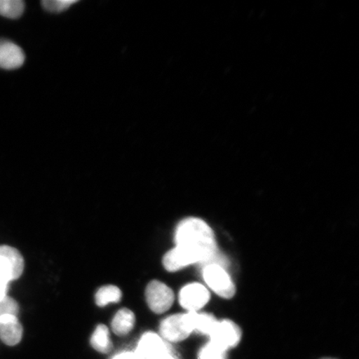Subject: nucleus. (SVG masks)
Here are the masks:
<instances>
[{
	"label": "nucleus",
	"instance_id": "obj_1",
	"mask_svg": "<svg viewBox=\"0 0 359 359\" xmlns=\"http://www.w3.org/2000/svg\"><path fill=\"white\" fill-rule=\"evenodd\" d=\"M175 244L190 255L193 262L209 263L217 255V241L212 229L203 219L188 217L177 224Z\"/></svg>",
	"mask_w": 359,
	"mask_h": 359
},
{
	"label": "nucleus",
	"instance_id": "obj_2",
	"mask_svg": "<svg viewBox=\"0 0 359 359\" xmlns=\"http://www.w3.org/2000/svg\"><path fill=\"white\" fill-rule=\"evenodd\" d=\"M25 260L20 251L8 245L0 246V299L6 297L8 285L24 272Z\"/></svg>",
	"mask_w": 359,
	"mask_h": 359
},
{
	"label": "nucleus",
	"instance_id": "obj_3",
	"mask_svg": "<svg viewBox=\"0 0 359 359\" xmlns=\"http://www.w3.org/2000/svg\"><path fill=\"white\" fill-rule=\"evenodd\" d=\"M193 333L190 312L172 314L161 322L159 334L168 344L180 343Z\"/></svg>",
	"mask_w": 359,
	"mask_h": 359
},
{
	"label": "nucleus",
	"instance_id": "obj_4",
	"mask_svg": "<svg viewBox=\"0 0 359 359\" xmlns=\"http://www.w3.org/2000/svg\"><path fill=\"white\" fill-rule=\"evenodd\" d=\"M202 276L209 288L224 299H231L236 293V286L222 264H206Z\"/></svg>",
	"mask_w": 359,
	"mask_h": 359
},
{
	"label": "nucleus",
	"instance_id": "obj_5",
	"mask_svg": "<svg viewBox=\"0 0 359 359\" xmlns=\"http://www.w3.org/2000/svg\"><path fill=\"white\" fill-rule=\"evenodd\" d=\"M134 353L139 359H163L174 353L170 344L159 334L152 331L146 332L141 336Z\"/></svg>",
	"mask_w": 359,
	"mask_h": 359
},
{
	"label": "nucleus",
	"instance_id": "obj_6",
	"mask_svg": "<svg viewBox=\"0 0 359 359\" xmlns=\"http://www.w3.org/2000/svg\"><path fill=\"white\" fill-rule=\"evenodd\" d=\"M145 296L148 307L157 314L168 311L175 299L172 290L165 283L156 280L148 283Z\"/></svg>",
	"mask_w": 359,
	"mask_h": 359
},
{
	"label": "nucleus",
	"instance_id": "obj_7",
	"mask_svg": "<svg viewBox=\"0 0 359 359\" xmlns=\"http://www.w3.org/2000/svg\"><path fill=\"white\" fill-rule=\"evenodd\" d=\"M209 337L210 342L227 352L241 342V330L231 320L218 321Z\"/></svg>",
	"mask_w": 359,
	"mask_h": 359
},
{
	"label": "nucleus",
	"instance_id": "obj_8",
	"mask_svg": "<svg viewBox=\"0 0 359 359\" xmlns=\"http://www.w3.org/2000/svg\"><path fill=\"white\" fill-rule=\"evenodd\" d=\"M210 299V293L203 285L191 283L179 293V303L187 312H199Z\"/></svg>",
	"mask_w": 359,
	"mask_h": 359
},
{
	"label": "nucleus",
	"instance_id": "obj_9",
	"mask_svg": "<svg viewBox=\"0 0 359 359\" xmlns=\"http://www.w3.org/2000/svg\"><path fill=\"white\" fill-rule=\"evenodd\" d=\"M25 55L24 51L17 44L10 40L0 39V67L13 70L19 69L24 65Z\"/></svg>",
	"mask_w": 359,
	"mask_h": 359
},
{
	"label": "nucleus",
	"instance_id": "obj_10",
	"mask_svg": "<svg viewBox=\"0 0 359 359\" xmlns=\"http://www.w3.org/2000/svg\"><path fill=\"white\" fill-rule=\"evenodd\" d=\"M22 337V327L18 316L6 314L0 317V339L8 346L19 344Z\"/></svg>",
	"mask_w": 359,
	"mask_h": 359
},
{
	"label": "nucleus",
	"instance_id": "obj_11",
	"mask_svg": "<svg viewBox=\"0 0 359 359\" xmlns=\"http://www.w3.org/2000/svg\"><path fill=\"white\" fill-rule=\"evenodd\" d=\"M193 264L195 263L190 255L177 246L168 251L163 259V266L169 272L181 271Z\"/></svg>",
	"mask_w": 359,
	"mask_h": 359
},
{
	"label": "nucleus",
	"instance_id": "obj_12",
	"mask_svg": "<svg viewBox=\"0 0 359 359\" xmlns=\"http://www.w3.org/2000/svg\"><path fill=\"white\" fill-rule=\"evenodd\" d=\"M136 324V316L131 309L123 308L116 313L111 323V330L116 335L125 336L131 332Z\"/></svg>",
	"mask_w": 359,
	"mask_h": 359
},
{
	"label": "nucleus",
	"instance_id": "obj_13",
	"mask_svg": "<svg viewBox=\"0 0 359 359\" xmlns=\"http://www.w3.org/2000/svg\"><path fill=\"white\" fill-rule=\"evenodd\" d=\"M90 344L98 353H110L112 342L109 327L105 325H98L90 338Z\"/></svg>",
	"mask_w": 359,
	"mask_h": 359
},
{
	"label": "nucleus",
	"instance_id": "obj_14",
	"mask_svg": "<svg viewBox=\"0 0 359 359\" xmlns=\"http://www.w3.org/2000/svg\"><path fill=\"white\" fill-rule=\"evenodd\" d=\"M193 327V333L196 332L209 336L212 333L218 320L212 314L199 312H190Z\"/></svg>",
	"mask_w": 359,
	"mask_h": 359
},
{
	"label": "nucleus",
	"instance_id": "obj_15",
	"mask_svg": "<svg viewBox=\"0 0 359 359\" xmlns=\"http://www.w3.org/2000/svg\"><path fill=\"white\" fill-rule=\"evenodd\" d=\"M122 297V290L118 286L107 285L101 287L96 292L95 303L98 307H105L111 303H119Z\"/></svg>",
	"mask_w": 359,
	"mask_h": 359
},
{
	"label": "nucleus",
	"instance_id": "obj_16",
	"mask_svg": "<svg viewBox=\"0 0 359 359\" xmlns=\"http://www.w3.org/2000/svg\"><path fill=\"white\" fill-rule=\"evenodd\" d=\"M25 4L22 0H0V15L18 19L24 13Z\"/></svg>",
	"mask_w": 359,
	"mask_h": 359
},
{
	"label": "nucleus",
	"instance_id": "obj_17",
	"mask_svg": "<svg viewBox=\"0 0 359 359\" xmlns=\"http://www.w3.org/2000/svg\"><path fill=\"white\" fill-rule=\"evenodd\" d=\"M198 359H226V351L210 341L200 349Z\"/></svg>",
	"mask_w": 359,
	"mask_h": 359
},
{
	"label": "nucleus",
	"instance_id": "obj_18",
	"mask_svg": "<svg viewBox=\"0 0 359 359\" xmlns=\"http://www.w3.org/2000/svg\"><path fill=\"white\" fill-rule=\"evenodd\" d=\"M76 3H78V0H44L42 6L48 12L62 13Z\"/></svg>",
	"mask_w": 359,
	"mask_h": 359
},
{
	"label": "nucleus",
	"instance_id": "obj_19",
	"mask_svg": "<svg viewBox=\"0 0 359 359\" xmlns=\"http://www.w3.org/2000/svg\"><path fill=\"white\" fill-rule=\"evenodd\" d=\"M20 312L19 304L15 299L6 295V297L0 299V317L11 314V316H18Z\"/></svg>",
	"mask_w": 359,
	"mask_h": 359
},
{
	"label": "nucleus",
	"instance_id": "obj_20",
	"mask_svg": "<svg viewBox=\"0 0 359 359\" xmlns=\"http://www.w3.org/2000/svg\"><path fill=\"white\" fill-rule=\"evenodd\" d=\"M111 359H139L134 351H129V350H125V351L119 352L115 354Z\"/></svg>",
	"mask_w": 359,
	"mask_h": 359
},
{
	"label": "nucleus",
	"instance_id": "obj_21",
	"mask_svg": "<svg viewBox=\"0 0 359 359\" xmlns=\"http://www.w3.org/2000/svg\"><path fill=\"white\" fill-rule=\"evenodd\" d=\"M163 359H178L174 353L170 354V355L163 358Z\"/></svg>",
	"mask_w": 359,
	"mask_h": 359
},
{
	"label": "nucleus",
	"instance_id": "obj_22",
	"mask_svg": "<svg viewBox=\"0 0 359 359\" xmlns=\"http://www.w3.org/2000/svg\"><path fill=\"white\" fill-rule=\"evenodd\" d=\"M322 359H335V358H322Z\"/></svg>",
	"mask_w": 359,
	"mask_h": 359
}]
</instances>
